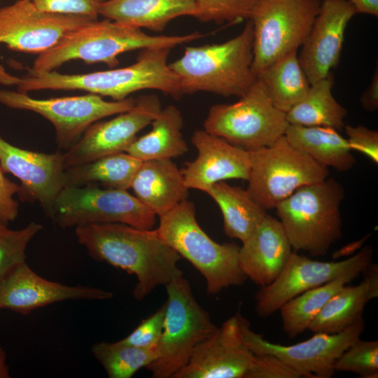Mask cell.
<instances>
[{"label":"cell","mask_w":378,"mask_h":378,"mask_svg":"<svg viewBox=\"0 0 378 378\" xmlns=\"http://www.w3.org/2000/svg\"><path fill=\"white\" fill-rule=\"evenodd\" d=\"M21 78L13 76L7 73L5 69L0 64V84L5 85H18Z\"/></svg>","instance_id":"obj_44"},{"label":"cell","mask_w":378,"mask_h":378,"mask_svg":"<svg viewBox=\"0 0 378 378\" xmlns=\"http://www.w3.org/2000/svg\"><path fill=\"white\" fill-rule=\"evenodd\" d=\"M150 125L151 130L136 137L125 152L141 161H146L172 160L188 151L181 132L183 118L176 106L170 104L162 108Z\"/></svg>","instance_id":"obj_27"},{"label":"cell","mask_w":378,"mask_h":378,"mask_svg":"<svg viewBox=\"0 0 378 378\" xmlns=\"http://www.w3.org/2000/svg\"><path fill=\"white\" fill-rule=\"evenodd\" d=\"M20 191V186L6 178L0 168V223L8 225L18 214L19 202L13 196Z\"/></svg>","instance_id":"obj_41"},{"label":"cell","mask_w":378,"mask_h":378,"mask_svg":"<svg viewBox=\"0 0 378 378\" xmlns=\"http://www.w3.org/2000/svg\"><path fill=\"white\" fill-rule=\"evenodd\" d=\"M158 217L156 230L160 237L204 276L208 294L215 295L246 281L239 262L240 246L211 239L197 223L192 202L185 200Z\"/></svg>","instance_id":"obj_5"},{"label":"cell","mask_w":378,"mask_h":378,"mask_svg":"<svg viewBox=\"0 0 378 378\" xmlns=\"http://www.w3.org/2000/svg\"><path fill=\"white\" fill-rule=\"evenodd\" d=\"M92 354L110 378H131L158 356L157 347L141 348L120 340L96 343L92 347Z\"/></svg>","instance_id":"obj_33"},{"label":"cell","mask_w":378,"mask_h":378,"mask_svg":"<svg viewBox=\"0 0 378 378\" xmlns=\"http://www.w3.org/2000/svg\"><path fill=\"white\" fill-rule=\"evenodd\" d=\"M372 247L366 246L350 258L327 262L312 260L293 251L276 279L257 292V314L268 317L288 301L309 289L348 272L363 273L372 263Z\"/></svg>","instance_id":"obj_14"},{"label":"cell","mask_w":378,"mask_h":378,"mask_svg":"<svg viewBox=\"0 0 378 378\" xmlns=\"http://www.w3.org/2000/svg\"><path fill=\"white\" fill-rule=\"evenodd\" d=\"M164 318L163 304L149 317L142 320L130 334L120 341L141 348L157 347L162 332Z\"/></svg>","instance_id":"obj_37"},{"label":"cell","mask_w":378,"mask_h":378,"mask_svg":"<svg viewBox=\"0 0 378 378\" xmlns=\"http://www.w3.org/2000/svg\"><path fill=\"white\" fill-rule=\"evenodd\" d=\"M360 274L351 272L309 289L290 300L281 307V317L284 332L290 337L302 333L308 328L327 302L344 286Z\"/></svg>","instance_id":"obj_32"},{"label":"cell","mask_w":378,"mask_h":378,"mask_svg":"<svg viewBox=\"0 0 378 378\" xmlns=\"http://www.w3.org/2000/svg\"><path fill=\"white\" fill-rule=\"evenodd\" d=\"M297 51L274 62L256 76L264 83L274 106L286 113L303 99L311 85Z\"/></svg>","instance_id":"obj_31"},{"label":"cell","mask_w":378,"mask_h":378,"mask_svg":"<svg viewBox=\"0 0 378 378\" xmlns=\"http://www.w3.org/2000/svg\"><path fill=\"white\" fill-rule=\"evenodd\" d=\"M36 222L20 230H11L0 223V281L26 262V249L31 239L42 230Z\"/></svg>","instance_id":"obj_34"},{"label":"cell","mask_w":378,"mask_h":378,"mask_svg":"<svg viewBox=\"0 0 378 378\" xmlns=\"http://www.w3.org/2000/svg\"><path fill=\"white\" fill-rule=\"evenodd\" d=\"M191 141L197 150L196 158L181 169L188 189L206 192L215 183L227 179L247 181L250 152L234 146L204 130H195Z\"/></svg>","instance_id":"obj_21"},{"label":"cell","mask_w":378,"mask_h":378,"mask_svg":"<svg viewBox=\"0 0 378 378\" xmlns=\"http://www.w3.org/2000/svg\"><path fill=\"white\" fill-rule=\"evenodd\" d=\"M10 370L6 363V354L0 346V378H9Z\"/></svg>","instance_id":"obj_45"},{"label":"cell","mask_w":378,"mask_h":378,"mask_svg":"<svg viewBox=\"0 0 378 378\" xmlns=\"http://www.w3.org/2000/svg\"><path fill=\"white\" fill-rule=\"evenodd\" d=\"M130 188L157 216L172 210L189 195L181 171L172 160L142 161Z\"/></svg>","instance_id":"obj_23"},{"label":"cell","mask_w":378,"mask_h":378,"mask_svg":"<svg viewBox=\"0 0 378 378\" xmlns=\"http://www.w3.org/2000/svg\"><path fill=\"white\" fill-rule=\"evenodd\" d=\"M98 2H101V1H106V0H97Z\"/></svg>","instance_id":"obj_46"},{"label":"cell","mask_w":378,"mask_h":378,"mask_svg":"<svg viewBox=\"0 0 378 378\" xmlns=\"http://www.w3.org/2000/svg\"><path fill=\"white\" fill-rule=\"evenodd\" d=\"M99 15L120 24L162 31L172 20L195 17V0H106L97 2Z\"/></svg>","instance_id":"obj_24"},{"label":"cell","mask_w":378,"mask_h":378,"mask_svg":"<svg viewBox=\"0 0 378 378\" xmlns=\"http://www.w3.org/2000/svg\"><path fill=\"white\" fill-rule=\"evenodd\" d=\"M345 192L333 177L302 186L276 206L293 250L323 256L342 236L341 204Z\"/></svg>","instance_id":"obj_6"},{"label":"cell","mask_w":378,"mask_h":378,"mask_svg":"<svg viewBox=\"0 0 378 378\" xmlns=\"http://www.w3.org/2000/svg\"><path fill=\"white\" fill-rule=\"evenodd\" d=\"M292 367L274 355L254 354L252 363L244 378H300Z\"/></svg>","instance_id":"obj_38"},{"label":"cell","mask_w":378,"mask_h":378,"mask_svg":"<svg viewBox=\"0 0 378 378\" xmlns=\"http://www.w3.org/2000/svg\"><path fill=\"white\" fill-rule=\"evenodd\" d=\"M284 136L294 148L328 168L344 172L356 163L346 139L333 128L289 124Z\"/></svg>","instance_id":"obj_26"},{"label":"cell","mask_w":378,"mask_h":378,"mask_svg":"<svg viewBox=\"0 0 378 378\" xmlns=\"http://www.w3.org/2000/svg\"><path fill=\"white\" fill-rule=\"evenodd\" d=\"M167 48L143 49L130 66L82 74L27 70L17 85L23 93L41 90H83L114 101L143 90H156L176 99L182 96L178 76L170 69Z\"/></svg>","instance_id":"obj_2"},{"label":"cell","mask_w":378,"mask_h":378,"mask_svg":"<svg viewBox=\"0 0 378 378\" xmlns=\"http://www.w3.org/2000/svg\"><path fill=\"white\" fill-rule=\"evenodd\" d=\"M195 18L204 22L237 23L249 20L258 0H195Z\"/></svg>","instance_id":"obj_36"},{"label":"cell","mask_w":378,"mask_h":378,"mask_svg":"<svg viewBox=\"0 0 378 378\" xmlns=\"http://www.w3.org/2000/svg\"><path fill=\"white\" fill-rule=\"evenodd\" d=\"M293 251L279 220L267 214L242 242L239 262L247 279L260 287L266 286L276 279Z\"/></svg>","instance_id":"obj_22"},{"label":"cell","mask_w":378,"mask_h":378,"mask_svg":"<svg viewBox=\"0 0 378 378\" xmlns=\"http://www.w3.org/2000/svg\"><path fill=\"white\" fill-rule=\"evenodd\" d=\"M332 74L311 84L303 99L286 114L290 125L322 126L340 131L345 126L346 109L334 97Z\"/></svg>","instance_id":"obj_30"},{"label":"cell","mask_w":378,"mask_h":378,"mask_svg":"<svg viewBox=\"0 0 378 378\" xmlns=\"http://www.w3.org/2000/svg\"><path fill=\"white\" fill-rule=\"evenodd\" d=\"M0 168L20 181L22 201L38 202L48 216L64 187L62 153H43L15 146L0 137Z\"/></svg>","instance_id":"obj_18"},{"label":"cell","mask_w":378,"mask_h":378,"mask_svg":"<svg viewBox=\"0 0 378 378\" xmlns=\"http://www.w3.org/2000/svg\"><path fill=\"white\" fill-rule=\"evenodd\" d=\"M0 103L10 108L40 114L55 127L56 143L60 149L71 148L94 122L132 108L136 99L131 97L108 102L88 93L80 96L36 99L27 93L0 90Z\"/></svg>","instance_id":"obj_12"},{"label":"cell","mask_w":378,"mask_h":378,"mask_svg":"<svg viewBox=\"0 0 378 378\" xmlns=\"http://www.w3.org/2000/svg\"><path fill=\"white\" fill-rule=\"evenodd\" d=\"M356 13L378 15V0H349Z\"/></svg>","instance_id":"obj_43"},{"label":"cell","mask_w":378,"mask_h":378,"mask_svg":"<svg viewBox=\"0 0 378 378\" xmlns=\"http://www.w3.org/2000/svg\"><path fill=\"white\" fill-rule=\"evenodd\" d=\"M239 321L244 341L254 354L276 356L295 369L301 377L330 378L335 374L334 363L355 341L365 328L363 318L342 332L335 334L314 332L309 339L285 346L264 339L251 330L249 321L239 312Z\"/></svg>","instance_id":"obj_13"},{"label":"cell","mask_w":378,"mask_h":378,"mask_svg":"<svg viewBox=\"0 0 378 378\" xmlns=\"http://www.w3.org/2000/svg\"><path fill=\"white\" fill-rule=\"evenodd\" d=\"M195 31L178 36H152L141 29L120 24L104 18L91 20L66 34L55 46L38 55L31 68L52 71L65 62L82 60L88 64L102 62L116 66L118 55L150 48H173L202 37Z\"/></svg>","instance_id":"obj_4"},{"label":"cell","mask_w":378,"mask_h":378,"mask_svg":"<svg viewBox=\"0 0 378 378\" xmlns=\"http://www.w3.org/2000/svg\"><path fill=\"white\" fill-rule=\"evenodd\" d=\"M344 128L351 150L364 154L377 164L378 132L360 125H345Z\"/></svg>","instance_id":"obj_40"},{"label":"cell","mask_w":378,"mask_h":378,"mask_svg":"<svg viewBox=\"0 0 378 378\" xmlns=\"http://www.w3.org/2000/svg\"><path fill=\"white\" fill-rule=\"evenodd\" d=\"M218 205L223 231L241 243L255 231L266 216L265 209L248 191L224 181L214 183L206 192Z\"/></svg>","instance_id":"obj_28"},{"label":"cell","mask_w":378,"mask_h":378,"mask_svg":"<svg viewBox=\"0 0 378 378\" xmlns=\"http://www.w3.org/2000/svg\"><path fill=\"white\" fill-rule=\"evenodd\" d=\"M162 332L157 346L158 358L146 368L153 378H173L188 363L195 347L218 327L197 302L183 276L164 286Z\"/></svg>","instance_id":"obj_7"},{"label":"cell","mask_w":378,"mask_h":378,"mask_svg":"<svg viewBox=\"0 0 378 378\" xmlns=\"http://www.w3.org/2000/svg\"><path fill=\"white\" fill-rule=\"evenodd\" d=\"M40 10L98 19L97 0H30Z\"/></svg>","instance_id":"obj_39"},{"label":"cell","mask_w":378,"mask_h":378,"mask_svg":"<svg viewBox=\"0 0 378 378\" xmlns=\"http://www.w3.org/2000/svg\"><path fill=\"white\" fill-rule=\"evenodd\" d=\"M356 14L349 0H324L302 45L298 59L310 84L337 65L350 20Z\"/></svg>","instance_id":"obj_20"},{"label":"cell","mask_w":378,"mask_h":378,"mask_svg":"<svg viewBox=\"0 0 378 378\" xmlns=\"http://www.w3.org/2000/svg\"><path fill=\"white\" fill-rule=\"evenodd\" d=\"M91 20L82 15L44 12L30 0H18L0 8V43L13 50L39 55Z\"/></svg>","instance_id":"obj_16"},{"label":"cell","mask_w":378,"mask_h":378,"mask_svg":"<svg viewBox=\"0 0 378 378\" xmlns=\"http://www.w3.org/2000/svg\"><path fill=\"white\" fill-rule=\"evenodd\" d=\"M334 370L354 372L363 378L378 377V341L357 340L337 358Z\"/></svg>","instance_id":"obj_35"},{"label":"cell","mask_w":378,"mask_h":378,"mask_svg":"<svg viewBox=\"0 0 378 378\" xmlns=\"http://www.w3.org/2000/svg\"><path fill=\"white\" fill-rule=\"evenodd\" d=\"M250 152L246 188L267 210L275 209L299 188L327 178L329 169L294 148L283 135Z\"/></svg>","instance_id":"obj_10"},{"label":"cell","mask_w":378,"mask_h":378,"mask_svg":"<svg viewBox=\"0 0 378 378\" xmlns=\"http://www.w3.org/2000/svg\"><path fill=\"white\" fill-rule=\"evenodd\" d=\"M253 31L250 20L236 36L221 43L186 47L169 64L182 94L206 92L241 97L256 79L253 70Z\"/></svg>","instance_id":"obj_3"},{"label":"cell","mask_w":378,"mask_h":378,"mask_svg":"<svg viewBox=\"0 0 378 378\" xmlns=\"http://www.w3.org/2000/svg\"><path fill=\"white\" fill-rule=\"evenodd\" d=\"M288 125L286 113L274 106L264 83L256 78L237 102L212 106L204 130L251 151L272 144Z\"/></svg>","instance_id":"obj_8"},{"label":"cell","mask_w":378,"mask_h":378,"mask_svg":"<svg viewBox=\"0 0 378 378\" xmlns=\"http://www.w3.org/2000/svg\"><path fill=\"white\" fill-rule=\"evenodd\" d=\"M253 357L244 341L238 312L195 347L187 365L173 378H244Z\"/></svg>","instance_id":"obj_17"},{"label":"cell","mask_w":378,"mask_h":378,"mask_svg":"<svg viewBox=\"0 0 378 378\" xmlns=\"http://www.w3.org/2000/svg\"><path fill=\"white\" fill-rule=\"evenodd\" d=\"M113 297L111 292L99 288L69 286L44 279L26 262L0 281V309H10L23 315L64 300H104Z\"/></svg>","instance_id":"obj_19"},{"label":"cell","mask_w":378,"mask_h":378,"mask_svg":"<svg viewBox=\"0 0 378 378\" xmlns=\"http://www.w3.org/2000/svg\"><path fill=\"white\" fill-rule=\"evenodd\" d=\"M363 281L356 286L345 285L325 304L311 322L308 330L335 334L362 319L367 303L378 297V267L370 264L363 272Z\"/></svg>","instance_id":"obj_25"},{"label":"cell","mask_w":378,"mask_h":378,"mask_svg":"<svg viewBox=\"0 0 378 378\" xmlns=\"http://www.w3.org/2000/svg\"><path fill=\"white\" fill-rule=\"evenodd\" d=\"M162 108L157 95H141L130 110L116 114L109 120L94 122L62 153L64 169L125 152L136 134L151 124Z\"/></svg>","instance_id":"obj_15"},{"label":"cell","mask_w":378,"mask_h":378,"mask_svg":"<svg viewBox=\"0 0 378 378\" xmlns=\"http://www.w3.org/2000/svg\"><path fill=\"white\" fill-rule=\"evenodd\" d=\"M360 103L367 111L373 112L378 108V69L376 68L370 84L363 93Z\"/></svg>","instance_id":"obj_42"},{"label":"cell","mask_w":378,"mask_h":378,"mask_svg":"<svg viewBox=\"0 0 378 378\" xmlns=\"http://www.w3.org/2000/svg\"><path fill=\"white\" fill-rule=\"evenodd\" d=\"M142 161L126 152L108 155L66 168L64 186L100 183L106 188L128 190Z\"/></svg>","instance_id":"obj_29"},{"label":"cell","mask_w":378,"mask_h":378,"mask_svg":"<svg viewBox=\"0 0 378 378\" xmlns=\"http://www.w3.org/2000/svg\"><path fill=\"white\" fill-rule=\"evenodd\" d=\"M48 216L62 229L119 223L150 230L157 215L127 190L88 185L64 186L57 195Z\"/></svg>","instance_id":"obj_9"},{"label":"cell","mask_w":378,"mask_h":378,"mask_svg":"<svg viewBox=\"0 0 378 378\" xmlns=\"http://www.w3.org/2000/svg\"><path fill=\"white\" fill-rule=\"evenodd\" d=\"M75 233L91 258L135 275L137 282L132 293L136 300L183 276L178 266L182 258L161 239L156 229L109 223L77 226Z\"/></svg>","instance_id":"obj_1"},{"label":"cell","mask_w":378,"mask_h":378,"mask_svg":"<svg viewBox=\"0 0 378 378\" xmlns=\"http://www.w3.org/2000/svg\"><path fill=\"white\" fill-rule=\"evenodd\" d=\"M320 0H258L251 14L253 31V70L298 50L318 15Z\"/></svg>","instance_id":"obj_11"}]
</instances>
